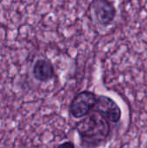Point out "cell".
Segmentation results:
<instances>
[{"mask_svg": "<svg viewBox=\"0 0 147 148\" xmlns=\"http://www.w3.org/2000/svg\"><path fill=\"white\" fill-rule=\"evenodd\" d=\"M95 19L102 27H107L114 21L117 10L111 0H93L91 3Z\"/></svg>", "mask_w": 147, "mask_h": 148, "instance_id": "obj_3", "label": "cell"}, {"mask_svg": "<svg viewBox=\"0 0 147 148\" xmlns=\"http://www.w3.org/2000/svg\"><path fill=\"white\" fill-rule=\"evenodd\" d=\"M98 96L91 91H82L77 94L72 100L69 112L70 114L76 118H83L94 110Z\"/></svg>", "mask_w": 147, "mask_h": 148, "instance_id": "obj_2", "label": "cell"}, {"mask_svg": "<svg viewBox=\"0 0 147 148\" xmlns=\"http://www.w3.org/2000/svg\"><path fill=\"white\" fill-rule=\"evenodd\" d=\"M77 132L80 136L89 143L105 141L111 133L110 122L99 112L93 110L78 122Z\"/></svg>", "mask_w": 147, "mask_h": 148, "instance_id": "obj_1", "label": "cell"}, {"mask_svg": "<svg viewBox=\"0 0 147 148\" xmlns=\"http://www.w3.org/2000/svg\"><path fill=\"white\" fill-rule=\"evenodd\" d=\"M94 110L99 112L112 123L119 122L121 118V109L119 105L112 98L106 95H98Z\"/></svg>", "mask_w": 147, "mask_h": 148, "instance_id": "obj_4", "label": "cell"}, {"mask_svg": "<svg viewBox=\"0 0 147 148\" xmlns=\"http://www.w3.org/2000/svg\"><path fill=\"white\" fill-rule=\"evenodd\" d=\"M57 148H75V145H74L73 142H71V141H66V142L59 145Z\"/></svg>", "mask_w": 147, "mask_h": 148, "instance_id": "obj_6", "label": "cell"}, {"mask_svg": "<svg viewBox=\"0 0 147 148\" xmlns=\"http://www.w3.org/2000/svg\"><path fill=\"white\" fill-rule=\"evenodd\" d=\"M32 74L34 78L38 82H46L54 77L55 68L50 61L47 59H38L33 65Z\"/></svg>", "mask_w": 147, "mask_h": 148, "instance_id": "obj_5", "label": "cell"}]
</instances>
